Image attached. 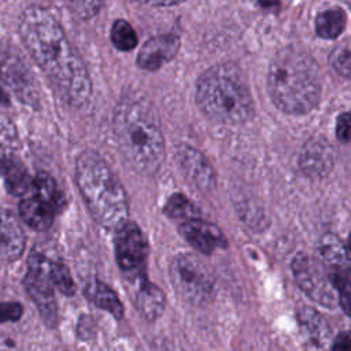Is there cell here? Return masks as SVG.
<instances>
[{"mask_svg": "<svg viewBox=\"0 0 351 351\" xmlns=\"http://www.w3.org/2000/svg\"><path fill=\"white\" fill-rule=\"evenodd\" d=\"M332 67L343 77L351 78V51L344 47H339L330 53Z\"/></svg>", "mask_w": 351, "mask_h": 351, "instance_id": "obj_28", "label": "cell"}, {"mask_svg": "<svg viewBox=\"0 0 351 351\" xmlns=\"http://www.w3.org/2000/svg\"><path fill=\"white\" fill-rule=\"evenodd\" d=\"M75 182L93 219L108 230H119L129 218L126 192L107 165L95 151H84L75 162Z\"/></svg>", "mask_w": 351, "mask_h": 351, "instance_id": "obj_4", "label": "cell"}, {"mask_svg": "<svg viewBox=\"0 0 351 351\" xmlns=\"http://www.w3.org/2000/svg\"><path fill=\"white\" fill-rule=\"evenodd\" d=\"M22 311V306L16 302H0V324L18 321Z\"/></svg>", "mask_w": 351, "mask_h": 351, "instance_id": "obj_29", "label": "cell"}, {"mask_svg": "<svg viewBox=\"0 0 351 351\" xmlns=\"http://www.w3.org/2000/svg\"><path fill=\"white\" fill-rule=\"evenodd\" d=\"M292 271L299 288L315 303L335 307L339 303L337 292L330 282L325 267L307 254H298L292 261Z\"/></svg>", "mask_w": 351, "mask_h": 351, "instance_id": "obj_8", "label": "cell"}, {"mask_svg": "<svg viewBox=\"0 0 351 351\" xmlns=\"http://www.w3.org/2000/svg\"><path fill=\"white\" fill-rule=\"evenodd\" d=\"M321 254L328 266V269H340V267H351V261L346 252L344 245L341 244L337 236L330 233L325 234L321 239Z\"/></svg>", "mask_w": 351, "mask_h": 351, "instance_id": "obj_22", "label": "cell"}, {"mask_svg": "<svg viewBox=\"0 0 351 351\" xmlns=\"http://www.w3.org/2000/svg\"><path fill=\"white\" fill-rule=\"evenodd\" d=\"M196 101L208 118L223 123H241L254 114V100L245 75L232 63L217 64L202 74Z\"/></svg>", "mask_w": 351, "mask_h": 351, "instance_id": "obj_5", "label": "cell"}, {"mask_svg": "<svg viewBox=\"0 0 351 351\" xmlns=\"http://www.w3.org/2000/svg\"><path fill=\"white\" fill-rule=\"evenodd\" d=\"M19 34L59 95L73 107L85 106L92 96V81L56 18L43 7L30 5L21 14Z\"/></svg>", "mask_w": 351, "mask_h": 351, "instance_id": "obj_1", "label": "cell"}, {"mask_svg": "<svg viewBox=\"0 0 351 351\" xmlns=\"http://www.w3.org/2000/svg\"><path fill=\"white\" fill-rule=\"evenodd\" d=\"M332 351H351V332H340L333 341Z\"/></svg>", "mask_w": 351, "mask_h": 351, "instance_id": "obj_31", "label": "cell"}, {"mask_svg": "<svg viewBox=\"0 0 351 351\" xmlns=\"http://www.w3.org/2000/svg\"><path fill=\"white\" fill-rule=\"evenodd\" d=\"M347 244H348V250L351 251V234H350V237H348V241H347Z\"/></svg>", "mask_w": 351, "mask_h": 351, "instance_id": "obj_34", "label": "cell"}, {"mask_svg": "<svg viewBox=\"0 0 351 351\" xmlns=\"http://www.w3.org/2000/svg\"><path fill=\"white\" fill-rule=\"evenodd\" d=\"M336 134H337V138L343 143H347L351 140V110L339 115L337 125H336Z\"/></svg>", "mask_w": 351, "mask_h": 351, "instance_id": "obj_30", "label": "cell"}, {"mask_svg": "<svg viewBox=\"0 0 351 351\" xmlns=\"http://www.w3.org/2000/svg\"><path fill=\"white\" fill-rule=\"evenodd\" d=\"M180 48V38L176 34H162L149 38L137 55V63L144 70H156L173 59Z\"/></svg>", "mask_w": 351, "mask_h": 351, "instance_id": "obj_13", "label": "cell"}, {"mask_svg": "<svg viewBox=\"0 0 351 351\" xmlns=\"http://www.w3.org/2000/svg\"><path fill=\"white\" fill-rule=\"evenodd\" d=\"M346 26V15L340 8H330L318 14L315 19V30L319 37L336 38L341 34Z\"/></svg>", "mask_w": 351, "mask_h": 351, "instance_id": "obj_23", "label": "cell"}, {"mask_svg": "<svg viewBox=\"0 0 351 351\" xmlns=\"http://www.w3.org/2000/svg\"><path fill=\"white\" fill-rule=\"evenodd\" d=\"M326 271L337 292L340 306L351 317V267L328 269Z\"/></svg>", "mask_w": 351, "mask_h": 351, "instance_id": "obj_24", "label": "cell"}, {"mask_svg": "<svg viewBox=\"0 0 351 351\" xmlns=\"http://www.w3.org/2000/svg\"><path fill=\"white\" fill-rule=\"evenodd\" d=\"M180 233L195 250L203 254H211L217 248L226 247V239L219 228L202 219L184 221L180 226Z\"/></svg>", "mask_w": 351, "mask_h": 351, "instance_id": "obj_11", "label": "cell"}, {"mask_svg": "<svg viewBox=\"0 0 351 351\" xmlns=\"http://www.w3.org/2000/svg\"><path fill=\"white\" fill-rule=\"evenodd\" d=\"M34 195L41 202L51 206L55 211H59L64 206V199L60 189L56 185V181L45 171H40L32 182Z\"/></svg>", "mask_w": 351, "mask_h": 351, "instance_id": "obj_21", "label": "cell"}, {"mask_svg": "<svg viewBox=\"0 0 351 351\" xmlns=\"http://www.w3.org/2000/svg\"><path fill=\"white\" fill-rule=\"evenodd\" d=\"M0 351H15V348H14V347H11L10 344L0 343Z\"/></svg>", "mask_w": 351, "mask_h": 351, "instance_id": "obj_33", "label": "cell"}, {"mask_svg": "<svg viewBox=\"0 0 351 351\" xmlns=\"http://www.w3.org/2000/svg\"><path fill=\"white\" fill-rule=\"evenodd\" d=\"M300 167L310 177H322L332 167V154L326 141L310 140L300 155Z\"/></svg>", "mask_w": 351, "mask_h": 351, "instance_id": "obj_15", "label": "cell"}, {"mask_svg": "<svg viewBox=\"0 0 351 351\" xmlns=\"http://www.w3.org/2000/svg\"><path fill=\"white\" fill-rule=\"evenodd\" d=\"M85 295L93 304L111 313L115 318H121L123 315V306L121 300L107 284L99 280H92L85 287Z\"/></svg>", "mask_w": 351, "mask_h": 351, "instance_id": "obj_20", "label": "cell"}, {"mask_svg": "<svg viewBox=\"0 0 351 351\" xmlns=\"http://www.w3.org/2000/svg\"><path fill=\"white\" fill-rule=\"evenodd\" d=\"M0 174L8 192L14 196H23L33 182L25 165L12 155H5L0 159Z\"/></svg>", "mask_w": 351, "mask_h": 351, "instance_id": "obj_16", "label": "cell"}, {"mask_svg": "<svg viewBox=\"0 0 351 351\" xmlns=\"http://www.w3.org/2000/svg\"><path fill=\"white\" fill-rule=\"evenodd\" d=\"M121 154L140 174H155L165 160V138L154 110L141 99H123L112 118Z\"/></svg>", "mask_w": 351, "mask_h": 351, "instance_id": "obj_2", "label": "cell"}, {"mask_svg": "<svg viewBox=\"0 0 351 351\" xmlns=\"http://www.w3.org/2000/svg\"><path fill=\"white\" fill-rule=\"evenodd\" d=\"M269 93L278 108L302 115L321 97V74L315 60L298 47L282 48L271 60L267 74Z\"/></svg>", "mask_w": 351, "mask_h": 351, "instance_id": "obj_3", "label": "cell"}, {"mask_svg": "<svg viewBox=\"0 0 351 351\" xmlns=\"http://www.w3.org/2000/svg\"><path fill=\"white\" fill-rule=\"evenodd\" d=\"M136 306L144 318L156 319L163 313L165 295L155 284L143 280L136 295Z\"/></svg>", "mask_w": 351, "mask_h": 351, "instance_id": "obj_19", "label": "cell"}, {"mask_svg": "<svg viewBox=\"0 0 351 351\" xmlns=\"http://www.w3.org/2000/svg\"><path fill=\"white\" fill-rule=\"evenodd\" d=\"M111 41L119 51H132L137 45V34L129 22L118 19L111 27Z\"/></svg>", "mask_w": 351, "mask_h": 351, "instance_id": "obj_25", "label": "cell"}, {"mask_svg": "<svg viewBox=\"0 0 351 351\" xmlns=\"http://www.w3.org/2000/svg\"><path fill=\"white\" fill-rule=\"evenodd\" d=\"M148 245L140 228L126 222L115 236V258L121 270L132 277H141L145 267Z\"/></svg>", "mask_w": 351, "mask_h": 351, "instance_id": "obj_9", "label": "cell"}, {"mask_svg": "<svg viewBox=\"0 0 351 351\" xmlns=\"http://www.w3.org/2000/svg\"><path fill=\"white\" fill-rule=\"evenodd\" d=\"M25 250V233L15 218L7 210L0 211V256L5 261H16Z\"/></svg>", "mask_w": 351, "mask_h": 351, "instance_id": "obj_14", "label": "cell"}, {"mask_svg": "<svg viewBox=\"0 0 351 351\" xmlns=\"http://www.w3.org/2000/svg\"><path fill=\"white\" fill-rule=\"evenodd\" d=\"M0 73L21 100L29 104L37 100L34 78L23 58L12 47L0 48Z\"/></svg>", "mask_w": 351, "mask_h": 351, "instance_id": "obj_10", "label": "cell"}, {"mask_svg": "<svg viewBox=\"0 0 351 351\" xmlns=\"http://www.w3.org/2000/svg\"><path fill=\"white\" fill-rule=\"evenodd\" d=\"M165 213L170 218H178V219H192L196 215L195 206L181 193L171 195L166 204H165Z\"/></svg>", "mask_w": 351, "mask_h": 351, "instance_id": "obj_26", "label": "cell"}, {"mask_svg": "<svg viewBox=\"0 0 351 351\" xmlns=\"http://www.w3.org/2000/svg\"><path fill=\"white\" fill-rule=\"evenodd\" d=\"M56 211L36 196L26 197L19 203V215L32 229L44 232L52 226Z\"/></svg>", "mask_w": 351, "mask_h": 351, "instance_id": "obj_17", "label": "cell"}, {"mask_svg": "<svg viewBox=\"0 0 351 351\" xmlns=\"http://www.w3.org/2000/svg\"><path fill=\"white\" fill-rule=\"evenodd\" d=\"M51 261L37 251H32L27 259V271L23 285L29 296L36 303L44 322L53 328L58 322V307L51 280Z\"/></svg>", "mask_w": 351, "mask_h": 351, "instance_id": "obj_7", "label": "cell"}, {"mask_svg": "<svg viewBox=\"0 0 351 351\" xmlns=\"http://www.w3.org/2000/svg\"><path fill=\"white\" fill-rule=\"evenodd\" d=\"M298 321L304 335L319 347H325L330 339V328L326 319L311 307H302L298 311Z\"/></svg>", "mask_w": 351, "mask_h": 351, "instance_id": "obj_18", "label": "cell"}, {"mask_svg": "<svg viewBox=\"0 0 351 351\" xmlns=\"http://www.w3.org/2000/svg\"><path fill=\"white\" fill-rule=\"evenodd\" d=\"M51 280L55 288H58L62 293L71 296L75 291L74 281L69 269L58 261H51Z\"/></svg>", "mask_w": 351, "mask_h": 351, "instance_id": "obj_27", "label": "cell"}, {"mask_svg": "<svg viewBox=\"0 0 351 351\" xmlns=\"http://www.w3.org/2000/svg\"><path fill=\"white\" fill-rule=\"evenodd\" d=\"M0 103H3V104H8V103H10L8 95H7V92L1 88V85H0Z\"/></svg>", "mask_w": 351, "mask_h": 351, "instance_id": "obj_32", "label": "cell"}, {"mask_svg": "<svg viewBox=\"0 0 351 351\" xmlns=\"http://www.w3.org/2000/svg\"><path fill=\"white\" fill-rule=\"evenodd\" d=\"M169 273L176 291L189 303L204 304L213 299L214 277L196 255H177L170 263Z\"/></svg>", "mask_w": 351, "mask_h": 351, "instance_id": "obj_6", "label": "cell"}, {"mask_svg": "<svg viewBox=\"0 0 351 351\" xmlns=\"http://www.w3.org/2000/svg\"><path fill=\"white\" fill-rule=\"evenodd\" d=\"M177 159L182 171L197 188L211 189L215 185V173L200 151L189 145H180Z\"/></svg>", "mask_w": 351, "mask_h": 351, "instance_id": "obj_12", "label": "cell"}]
</instances>
